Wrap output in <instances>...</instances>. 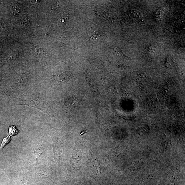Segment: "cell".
I'll return each instance as SVG.
<instances>
[{
  "mask_svg": "<svg viewBox=\"0 0 185 185\" xmlns=\"http://www.w3.org/2000/svg\"><path fill=\"white\" fill-rule=\"evenodd\" d=\"M67 18L66 17H63L62 18L60 19L59 22V24H61L62 23H63L65 21V19H66Z\"/></svg>",
  "mask_w": 185,
  "mask_h": 185,
  "instance_id": "30bf717a",
  "label": "cell"
},
{
  "mask_svg": "<svg viewBox=\"0 0 185 185\" xmlns=\"http://www.w3.org/2000/svg\"><path fill=\"white\" fill-rule=\"evenodd\" d=\"M155 16L157 20L158 21L161 20V18H162V14H161V11H160L158 10L155 13Z\"/></svg>",
  "mask_w": 185,
  "mask_h": 185,
  "instance_id": "52a82bcc",
  "label": "cell"
},
{
  "mask_svg": "<svg viewBox=\"0 0 185 185\" xmlns=\"http://www.w3.org/2000/svg\"><path fill=\"white\" fill-rule=\"evenodd\" d=\"M113 51L114 52V53L116 55L118 56L124 57L126 56L125 55L122 53V51L121 49L118 47H116L114 48L113 49Z\"/></svg>",
  "mask_w": 185,
  "mask_h": 185,
  "instance_id": "8992f818",
  "label": "cell"
},
{
  "mask_svg": "<svg viewBox=\"0 0 185 185\" xmlns=\"http://www.w3.org/2000/svg\"><path fill=\"white\" fill-rule=\"evenodd\" d=\"M20 8L18 5L13 4L11 7V12L14 15L18 14L20 12Z\"/></svg>",
  "mask_w": 185,
  "mask_h": 185,
  "instance_id": "3957f363",
  "label": "cell"
},
{
  "mask_svg": "<svg viewBox=\"0 0 185 185\" xmlns=\"http://www.w3.org/2000/svg\"><path fill=\"white\" fill-rule=\"evenodd\" d=\"M10 141V136H8L3 140L2 142L0 147V149H2Z\"/></svg>",
  "mask_w": 185,
  "mask_h": 185,
  "instance_id": "277c9868",
  "label": "cell"
},
{
  "mask_svg": "<svg viewBox=\"0 0 185 185\" xmlns=\"http://www.w3.org/2000/svg\"><path fill=\"white\" fill-rule=\"evenodd\" d=\"M148 50L151 53H155L157 52V48L154 45H151L149 46Z\"/></svg>",
  "mask_w": 185,
  "mask_h": 185,
  "instance_id": "ba28073f",
  "label": "cell"
},
{
  "mask_svg": "<svg viewBox=\"0 0 185 185\" xmlns=\"http://www.w3.org/2000/svg\"><path fill=\"white\" fill-rule=\"evenodd\" d=\"M21 23L24 25H29L30 24V20L26 18H23L21 20Z\"/></svg>",
  "mask_w": 185,
  "mask_h": 185,
  "instance_id": "9c48e42d",
  "label": "cell"
},
{
  "mask_svg": "<svg viewBox=\"0 0 185 185\" xmlns=\"http://www.w3.org/2000/svg\"><path fill=\"white\" fill-rule=\"evenodd\" d=\"M10 136H15L18 133V130L16 129L14 126H11L10 127L9 129Z\"/></svg>",
  "mask_w": 185,
  "mask_h": 185,
  "instance_id": "5b68a950",
  "label": "cell"
},
{
  "mask_svg": "<svg viewBox=\"0 0 185 185\" xmlns=\"http://www.w3.org/2000/svg\"><path fill=\"white\" fill-rule=\"evenodd\" d=\"M32 46L37 55H46L47 54L46 52L44 49L38 47L33 45H32Z\"/></svg>",
  "mask_w": 185,
  "mask_h": 185,
  "instance_id": "7a4b0ae2",
  "label": "cell"
},
{
  "mask_svg": "<svg viewBox=\"0 0 185 185\" xmlns=\"http://www.w3.org/2000/svg\"><path fill=\"white\" fill-rule=\"evenodd\" d=\"M22 185H31V184L30 183V182L25 181L23 182L22 183Z\"/></svg>",
  "mask_w": 185,
  "mask_h": 185,
  "instance_id": "8fae6325",
  "label": "cell"
},
{
  "mask_svg": "<svg viewBox=\"0 0 185 185\" xmlns=\"http://www.w3.org/2000/svg\"><path fill=\"white\" fill-rule=\"evenodd\" d=\"M130 12L131 16L133 17L134 18H135L140 19L142 18V16L141 13L138 10L133 9L131 10H130Z\"/></svg>",
  "mask_w": 185,
  "mask_h": 185,
  "instance_id": "6da1fadb",
  "label": "cell"
}]
</instances>
